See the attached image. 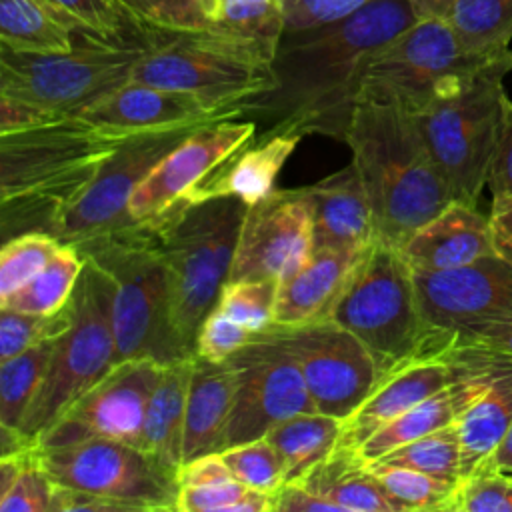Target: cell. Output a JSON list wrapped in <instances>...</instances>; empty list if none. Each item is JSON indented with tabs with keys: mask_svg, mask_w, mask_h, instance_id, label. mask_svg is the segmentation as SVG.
Segmentation results:
<instances>
[{
	"mask_svg": "<svg viewBox=\"0 0 512 512\" xmlns=\"http://www.w3.org/2000/svg\"><path fill=\"white\" fill-rule=\"evenodd\" d=\"M420 18L410 0H368L332 24L286 32L274 56L276 86L244 104V114L344 138L362 74L376 52Z\"/></svg>",
	"mask_w": 512,
	"mask_h": 512,
	"instance_id": "6da1fadb",
	"label": "cell"
},
{
	"mask_svg": "<svg viewBox=\"0 0 512 512\" xmlns=\"http://www.w3.org/2000/svg\"><path fill=\"white\" fill-rule=\"evenodd\" d=\"M342 140L352 152L380 242L400 248L456 200L414 116L400 106L356 100Z\"/></svg>",
	"mask_w": 512,
	"mask_h": 512,
	"instance_id": "7a4b0ae2",
	"label": "cell"
},
{
	"mask_svg": "<svg viewBox=\"0 0 512 512\" xmlns=\"http://www.w3.org/2000/svg\"><path fill=\"white\" fill-rule=\"evenodd\" d=\"M120 138L80 116L0 134L2 240L26 232L52 234Z\"/></svg>",
	"mask_w": 512,
	"mask_h": 512,
	"instance_id": "3957f363",
	"label": "cell"
},
{
	"mask_svg": "<svg viewBox=\"0 0 512 512\" xmlns=\"http://www.w3.org/2000/svg\"><path fill=\"white\" fill-rule=\"evenodd\" d=\"M244 212L246 204L234 196L178 198L146 218L168 270L174 332L190 356L202 320L228 282Z\"/></svg>",
	"mask_w": 512,
	"mask_h": 512,
	"instance_id": "277c9868",
	"label": "cell"
},
{
	"mask_svg": "<svg viewBox=\"0 0 512 512\" xmlns=\"http://www.w3.org/2000/svg\"><path fill=\"white\" fill-rule=\"evenodd\" d=\"M72 246L112 284L118 362L150 358L164 366L192 358L174 332L168 270L150 220H134Z\"/></svg>",
	"mask_w": 512,
	"mask_h": 512,
	"instance_id": "5b68a950",
	"label": "cell"
},
{
	"mask_svg": "<svg viewBox=\"0 0 512 512\" xmlns=\"http://www.w3.org/2000/svg\"><path fill=\"white\" fill-rule=\"evenodd\" d=\"M276 48L224 30L144 28V54L132 80L190 92L204 102L236 110L276 86Z\"/></svg>",
	"mask_w": 512,
	"mask_h": 512,
	"instance_id": "8992f818",
	"label": "cell"
},
{
	"mask_svg": "<svg viewBox=\"0 0 512 512\" xmlns=\"http://www.w3.org/2000/svg\"><path fill=\"white\" fill-rule=\"evenodd\" d=\"M504 54L412 114L458 202L474 204L488 184L506 100Z\"/></svg>",
	"mask_w": 512,
	"mask_h": 512,
	"instance_id": "52a82bcc",
	"label": "cell"
},
{
	"mask_svg": "<svg viewBox=\"0 0 512 512\" xmlns=\"http://www.w3.org/2000/svg\"><path fill=\"white\" fill-rule=\"evenodd\" d=\"M326 318L370 350L380 374L424 348L414 272L400 248L374 240L356 260Z\"/></svg>",
	"mask_w": 512,
	"mask_h": 512,
	"instance_id": "ba28073f",
	"label": "cell"
},
{
	"mask_svg": "<svg viewBox=\"0 0 512 512\" xmlns=\"http://www.w3.org/2000/svg\"><path fill=\"white\" fill-rule=\"evenodd\" d=\"M68 52L30 54L0 46V94L36 104L58 116H78L128 80L144 54L142 40L80 34Z\"/></svg>",
	"mask_w": 512,
	"mask_h": 512,
	"instance_id": "9c48e42d",
	"label": "cell"
},
{
	"mask_svg": "<svg viewBox=\"0 0 512 512\" xmlns=\"http://www.w3.org/2000/svg\"><path fill=\"white\" fill-rule=\"evenodd\" d=\"M112 300L114 290L106 274L84 260L70 296L72 324L56 338L42 384L18 428L28 440L38 442L74 400L118 364Z\"/></svg>",
	"mask_w": 512,
	"mask_h": 512,
	"instance_id": "30bf717a",
	"label": "cell"
},
{
	"mask_svg": "<svg viewBox=\"0 0 512 512\" xmlns=\"http://www.w3.org/2000/svg\"><path fill=\"white\" fill-rule=\"evenodd\" d=\"M490 60L468 54L446 18H420L372 56L356 100L388 102L416 114Z\"/></svg>",
	"mask_w": 512,
	"mask_h": 512,
	"instance_id": "8fae6325",
	"label": "cell"
},
{
	"mask_svg": "<svg viewBox=\"0 0 512 512\" xmlns=\"http://www.w3.org/2000/svg\"><path fill=\"white\" fill-rule=\"evenodd\" d=\"M38 456L54 484L126 502L134 512L176 510V474L138 446L90 438L58 448L38 446Z\"/></svg>",
	"mask_w": 512,
	"mask_h": 512,
	"instance_id": "7c38bea8",
	"label": "cell"
},
{
	"mask_svg": "<svg viewBox=\"0 0 512 512\" xmlns=\"http://www.w3.org/2000/svg\"><path fill=\"white\" fill-rule=\"evenodd\" d=\"M266 330L292 354L322 414L346 420L380 378L370 350L332 318L270 324Z\"/></svg>",
	"mask_w": 512,
	"mask_h": 512,
	"instance_id": "4fadbf2b",
	"label": "cell"
},
{
	"mask_svg": "<svg viewBox=\"0 0 512 512\" xmlns=\"http://www.w3.org/2000/svg\"><path fill=\"white\" fill-rule=\"evenodd\" d=\"M228 360L238 368V384L222 450L262 438L290 416L318 412L300 366L268 330L254 332Z\"/></svg>",
	"mask_w": 512,
	"mask_h": 512,
	"instance_id": "5bb4252c",
	"label": "cell"
},
{
	"mask_svg": "<svg viewBox=\"0 0 512 512\" xmlns=\"http://www.w3.org/2000/svg\"><path fill=\"white\" fill-rule=\"evenodd\" d=\"M196 128L198 126H182L122 136L102 162L90 186L60 218L52 236L62 244H76L88 236L134 222L128 212L134 190L154 166Z\"/></svg>",
	"mask_w": 512,
	"mask_h": 512,
	"instance_id": "9a60e30c",
	"label": "cell"
},
{
	"mask_svg": "<svg viewBox=\"0 0 512 512\" xmlns=\"http://www.w3.org/2000/svg\"><path fill=\"white\" fill-rule=\"evenodd\" d=\"M162 364L150 358H130L74 400L38 438L40 448H58L90 438H110L142 446V426L148 398Z\"/></svg>",
	"mask_w": 512,
	"mask_h": 512,
	"instance_id": "2e32d148",
	"label": "cell"
},
{
	"mask_svg": "<svg viewBox=\"0 0 512 512\" xmlns=\"http://www.w3.org/2000/svg\"><path fill=\"white\" fill-rule=\"evenodd\" d=\"M312 206L308 188L274 190L246 206L230 282L292 278L312 256Z\"/></svg>",
	"mask_w": 512,
	"mask_h": 512,
	"instance_id": "e0dca14e",
	"label": "cell"
},
{
	"mask_svg": "<svg viewBox=\"0 0 512 512\" xmlns=\"http://www.w3.org/2000/svg\"><path fill=\"white\" fill-rule=\"evenodd\" d=\"M414 286L426 332L452 334L512 316V262L498 254L458 268L414 272Z\"/></svg>",
	"mask_w": 512,
	"mask_h": 512,
	"instance_id": "ac0fdd59",
	"label": "cell"
},
{
	"mask_svg": "<svg viewBox=\"0 0 512 512\" xmlns=\"http://www.w3.org/2000/svg\"><path fill=\"white\" fill-rule=\"evenodd\" d=\"M254 136L252 120L222 118L198 126L140 182L128 204L130 216L144 220L162 212Z\"/></svg>",
	"mask_w": 512,
	"mask_h": 512,
	"instance_id": "d6986e66",
	"label": "cell"
},
{
	"mask_svg": "<svg viewBox=\"0 0 512 512\" xmlns=\"http://www.w3.org/2000/svg\"><path fill=\"white\" fill-rule=\"evenodd\" d=\"M88 124L116 136L200 126L222 118H240L236 110L216 108L202 98L128 80L114 92L90 104L78 114Z\"/></svg>",
	"mask_w": 512,
	"mask_h": 512,
	"instance_id": "ffe728a7",
	"label": "cell"
},
{
	"mask_svg": "<svg viewBox=\"0 0 512 512\" xmlns=\"http://www.w3.org/2000/svg\"><path fill=\"white\" fill-rule=\"evenodd\" d=\"M304 132L294 128L266 130L232 152L182 198L204 200L218 196L240 198L246 206L272 194L276 176L296 150Z\"/></svg>",
	"mask_w": 512,
	"mask_h": 512,
	"instance_id": "44dd1931",
	"label": "cell"
},
{
	"mask_svg": "<svg viewBox=\"0 0 512 512\" xmlns=\"http://www.w3.org/2000/svg\"><path fill=\"white\" fill-rule=\"evenodd\" d=\"M400 254L412 272H438L470 264L496 250L488 216L474 204L454 200L420 226L400 246Z\"/></svg>",
	"mask_w": 512,
	"mask_h": 512,
	"instance_id": "7402d4cb",
	"label": "cell"
},
{
	"mask_svg": "<svg viewBox=\"0 0 512 512\" xmlns=\"http://www.w3.org/2000/svg\"><path fill=\"white\" fill-rule=\"evenodd\" d=\"M306 188L314 250L364 248L378 240L372 208L352 162Z\"/></svg>",
	"mask_w": 512,
	"mask_h": 512,
	"instance_id": "603a6c76",
	"label": "cell"
},
{
	"mask_svg": "<svg viewBox=\"0 0 512 512\" xmlns=\"http://www.w3.org/2000/svg\"><path fill=\"white\" fill-rule=\"evenodd\" d=\"M512 360V356L498 354L492 364L486 368L472 372L450 386L438 390L436 394L424 398L386 426H382L378 432H374L368 440H364L356 450L366 460L372 462L380 458L382 454L416 440L424 434H430L434 430H440L444 426L454 424L460 414L488 388L492 378Z\"/></svg>",
	"mask_w": 512,
	"mask_h": 512,
	"instance_id": "cb8c5ba5",
	"label": "cell"
},
{
	"mask_svg": "<svg viewBox=\"0 0 512 512\" xmlns=\"http://www.w3.org/2000/svg\"><path fill=\"white\" fill-rule=\"evenodd\" d=\"M238 384V368L232 360L212 362L202 356L192 358V374L186 398L182 464L220 452L224 430L232 412Z\"/></svg>",
	"mask_w": 512,
	"mask_h": 512,
	"instance_id": "d4e9b609",
	"label": "cell"
},
{
	"mask_svg": "<svg viewBox=\"0 0 512 512\" xmlns=\"http://www.w3.org/2000/svg\"><path fill=\"white\" fill-rule=\"evenodd\" d=\"M368 246L312 250L308 262L280 284L272 324L292 326L326 318L350 270Z\"/></svg>",
	"mask_w": 512,
	"mask_h": 512,
	"instance_id": "484cf974",
	"label": "cell"
},
{
	"mask_svg": "<svg viewBox=\"0 0 512 512\" xmlns=\"http://www.w3.org/2000/svg\"><path fill=\"white\" fill-rule=\"evenodd\" d=\"M192 358L176 360L162 366L158 382L148 398L142 426L140 448L174 474L182 464L186 398L192 374Z\"/></svg>",
	"mask_w": 512,
	"mask_h": 512,
	"instance_id": "4316f807",
	"label": "cell"
},
{
	"mask_svg": "<svg viewBox=\"0 0 512 512\" xmlns=\"http://www.w3.org/2000/svg\"><path fill=\"white\" fill-rule=\"evenodd\" d=\"M298 484L340 512H398L356 448L336 446Z\"/></svg>",
	"mask_w": 512,
	"mask_h": 512,
	"instance_id": "83f0119b",
	"label": "cell"
},
{
	"mask_svg": "<svg viewBox=\"0 0 512 512\" xmlns=\"http://www.w3.org/2000/svg\"><path fill=\"white\" fill-rule=\"evenodd\" d=\"M512 424V360L456 420L462 478L484 466Z\"/></svg>",
	"mask_w": 512,
	"mask_h": 512,
	"instance_id": "f1b7e54d",
	"label": "cell"
},
{
	"mask_svg": "<svg viewBox=\"0 0 512 512\" xmlns=\"http://www.w3.org/2000/svg\"><path fill=\"white\" fill-rule=\"evenodd\" d=\"M342 422L330 414L302 412L278 422L266 432L268 442L280 456L284 482L302 480L338 446Z\"/></svg>",
	"mask_w": 512,
	"mask_h": 512,
	"instance_id": "f546056e",
	"label": "cell"
},
{
	"mask_svg": "<svg viewBox=\"0 0 512 512\" xmlns=\"http://www.w3.org/2000/svg\"><path fill=\"white\" fill-rule=\"evenodd\" d=\"M0 46L30 54L68 52L74 48V30L38 0H0Z\"/></svg>",
	"mask_w": 512,
	"mask_h": 512,
	"instance_id": "4dcf8cb0",
	"label": "cell"
},
{
	"mask_svg": "<svg viewBox=\"0 0 512 512\" xmlns=\"http://www.w3.org/2000/svg\"><path fill=\"white\" fill-rule=\"evenodd\" d=\"M446 20L472 56L498 58L510 46L512 0H456Z\"/></svg>",
	"mask_w": 512,
	"mask_h": 512,
	"instance_id": "1f68e13d",
	"label": "cell"
},
{
	"mask_svg": "<svg viewBox=\"0 0 512 512\" xmlns=\"http://www.w3.org/2000/svg\"><path fill=\"white\" fill-rule=\"evenodd\" d=\"M82 268V254L72 244H60L52 260L32 280L6 298H0V308L32 314H54L70 300Z\"/></svg>",
	"mask_w": 512,
	"mask_h": 512,
	"instance_id": "d6a6232c",
	"label": "cell"
},
{
	"mask_svg": "<svg viewBox=\"0 0 512 512\" xmlns=\"http://www.w3.org/2000/svg\"><path fill=\"white\" fill-rule=\"evenodd\" d=\"M56 338L0 360V426L20 428L48 368Z\"/></svg>",
	"mask_w": 512,
	"mask_h": 512,
	"instance_id": "836d02e7",
	"label": "cell"
},
{
	"mask_svg": "<svg viewBox=\"0 0 512 512\" xmlns=\"http://www.w3.org/2000/svg\"><path fill=\"white\" fill-rule=\"evenodd\" d=\"M398 512H450L460 480L438 478L414 468L368 462Z\"/></svg>",
	"mask_w": 512,
	"mask_h": 512,
	"instance_id": "e575fe53",
	"label": "cell"
},
{
	"mask_svg": "<svg viewBox=\"0 0 512 512\" xmlns=\"http://www.w3.org/2000/svg\"><path fill=\"white\" fill-rule=\"evenodd\" d=\"M378 462L392 466L414 468L438 478L460 480L462 478V456H460V438L456 422L424 434L416 440H410L380 458Z\"/></svg>",
	"mask_w": 512,
	"mask_h": 512,
	"instance_id": "d590c367",
	"label": "cell"
},
{
	"mask_svg": "<svg viewBox=\"0 0 512 512\" xmlns=\"http://www.w3.org/2000/svg\"><path fill=\"white\" fill-rule=\"evenodd\" d=\"M214 30L264 42L278 50L284 36L282 0H218Z\"/></svg>",
	"mask_w": 512,
	"mask_h": 512,
	"instance_id": "8d00e7d4",
	"label": "cell"
},
{
	"mask_svg": "<svg viewBox=\"0 0 512 512\" xmlns=\"http://www.w3.org/2000/svg\"><path fill=\"white\" fill-rule=\"evenodd\" d=\"M140 26L160 30H214V0H116Z\"/></svg>",
	"mask_w": 512,
	"mask_h": 512,
	"instance_id": "74e56055",
	"label": "cell"
},
{
	"mask_svg": "<svg viewBox=\"0 0 512 512\" xmlns=\"http://www.w3.org/2000/svg\"><path fill=\"white\" fill-rule=\"evenodd\" d=\"M60 240L46 232H26L4 240L0 250V298L32 280L56 254Z\"/></svg>",
	"mask_w": 512,
	"mask_h": 512,
	"instance_id": "f35d334b",
	"label": "cell"
},
{
	"mask_svg": "<svg viewBox=\"0 0 512 512\" xmlns=\"http://www.w3.org/2000/svg\"><path fill=\"white\" fill-rule=\"evenodd\" d=\"M278 288L276 280H228L216 306L248 330L262 332L274 322Z\"/></svg>",
	"mask_w": 512,
	"mask_h": 512,
	"instance_id": "ab89813d",
	"label": "cell"
},
{
	"mask_svg": "<svg viewBox=\"0 0 512 512\" xmlns=\"http://www.w3.org/2000/svg\"><path fill=\"white\" fill-rule=\"evenodd\" d=\"M70 324V300L54 314H32L0 308V360L16 356L38 342L58 338L70 328Z\"/></svg>",
	"mask_w": 512,
	"mask_h": 512,
	"instance_id": "60d3db41",
	"label": "cell"
},
{
	"mask_svg": "<svg viewBox=\"0 0 512 512\" xmlns=\"http://www.w3.org/2000/svg\"><path fill=\"white\" fill-rule=\"evenodd\" d=\"M270 494L248 488L234 480L180 488L176 498V512H268Z\"/></svg>",
	"mask_w": 512,
	"mask_h": 512,
	"instance_id": "b9f144b4",
	"label": "cell"
},
{
	"mask_svg": "<svg viewBox=\"0 0 512 512\" xmlns=\"http://www.w3.org/2000/svg\"><path fill=\"white\" fill-rule=\"evenodd\" d=\"M74 26V34H90L108 40H132L130 30H142L116 0H46ZM142 40V38H138Z\"/></svg>",
	"mask_w": 512,
	"mask_h": 512,
	"instance_id": "7bdbcfd3",
	"label": "cell"
},
{
	"mask_svg": "<svg viewBox=\"0 0 512 512\" xmlns=\"http://www.w3.org/2000/svg\"><path fill=\"white\" fill-rule=\"evenodd\" d=\"M232 476L248 488L274 492L284 484V470L278 452L266 436L220 450Z\"/></svg>",
	"mask_w": 512,
	"mask_h": 512,
	"instance_id": "ee69618b",
	"label": "cell"
},
{
	"mask_svg": "<svg viewBox=\"0 0 512 512\" xmlns=\"http://www.w3.org/2000/svg\"><path fill=\"white\" fill-rule=\"evenodd\" d=\"M450 512H512V478L482 466L460 478Z\"/></svg>",
	"mask_w": 512,
	"mask_h": 512,
	"instance_id": "f6af8a7d",
	"label": "cell"
},
{
	"mask_svg": "<svg viewBox=\"0 0 512 512\" xmlns=\"http://www.w3.org/2000/svg\"><path fill=\"white\" fill-rule=\"evenodd\" d=\"M54 482L44 470L38 446L8 488L0 496V512H52Z\"/></svg>",
	"mask_w": 512,
	"mask_h": 512,
	"instance_id": "bcb514c9",
	"label": "cell"
},
{
	"mask_svg": "<svg viewBox=\"0 0 512 512\" xmlns=\"http://www.w3.org/2000/svg\"><path fill=\"white\" fill-rule=\"evenodd\" d=\"M254 332L232 320L214 306L202 320L196 334V356L212 362H224L252 340Z\"/></svg>",
	"mask_w": 512,
	"mask_h": 512,
	"instance_id": "7dc6e473",
	"label": "cell"
},
{
	"mask_svg": "<svg viewBox=\"0 0 512 512\" xmlns=\"http://www.w3.org/2000/svg\"><path fill=\"white\" fill-rule=\"evenodd\" d=\"M368 0H284V34L332 24L356 12Z\"/></svg>",
	"mask_w": 512,
	"mask_h": 512,
	"instance_id": "c3c4849f",
	"label": "cell"
},
{
	"mask_svg": "<svg viewBox=\"0 0 512 512\" xmlns=\"http://www.w3.org/2000/svg\"><path fill=\"white\" fill-rule=\"evenodd\" d=\"M486 186L490 188L492 198L512 196V100L508 96L502 106L500 130Z\"/></svg>",
	"mask_w": 512,
	"mask_h": 512,
	"instance_id": "681fc988",
	"label": "cell"
},
{
	"mask_svg": "<svg viewBox=\"0 0 512 512\" xmlns=\"http://www.w3.org/2000/svg\"><path fill=\"white\" fill-rule=\"evenodd\" d=\"M450 336L456 346H474L512 356V316L470 324L452 332Z\"/></svg>",
	"mask_w": 512,
	"mask_h": 512,
	"instance_id": "f907efd6",
	"label": "cell"
},
{
	"mask_svg": "<svg viewBox=\"0 0 512 512\" xmlns=\"http://www.w3.org/2000/svg\"><path fill=\"white\" fill-rule=\"evenodd\" d=\"M52 512H134L126 502L54 484Z\"/></svg>",
	"mask_w": 512,
	"mask_h": 512,
	"instance_id": "816d5d0a",
	"label": "cell"
},
{
	"mask_svg": "<svg viewBox=\"0 0 512 512\" xmlns=\"http://www.w3.org/2000/svg\"><path fill=\"white\" fill-rule=\"evenodd\" d=\"M58 118H66V116L52 114L36 104L20 100V98L0 94V134L22 132V130L58 120Z\"/></svg>",
	"mask_w": 512,
	"mask_h": 512,
	"instance_id": "f5cc1de1",
	"label": "cell"
},
{
	"mask_svg": "<svg viewBox=\"0 0 512 512\" xmlns=\"http://www.w3.org/2000/svg\"><path fill=\"white\" fill-rule=\"evenodd\" d=\"M234 480L230 468L226 466L220 452H210L198 458H192L180 464L176 472L178 488H196V486H210Z\"/></svg>",
	"mask_w": 512,
	"mask_h": 512,
	"instance_id": "db71d44e",
	"label": "cell"
},
{
	"mask_svg": "<svg viewBox=\"0 0 512 512\" xmlns=\"http://www.w3.org/2000/svg\"><path fill=\"white\" fill-rule=\"evenodd\" d=\"M340 512L326 498L316 496L298 482H284L270 492L268 512Z\"/></svg>",
	"mask_w": 512,
	"mask_h": 512,
	"instance_id": "11a10c76",
	"label": "cell"
},
{
	"mask_svg": "<svg viewBox=\"0 0 512 512\" xmlns=\"http://www.w3.org/2000/svg\"><path fill=\"white\" fill-rule=\"evenodd\" d=\"M488 222L496 254L512 262V196L492 198Z\"/></svg>",
	"mask_w": 512,
	"mask_h": 512,
	"instance_id": "9f6ffc18",
	"label": "cell"
},
{
	"mask_svg": "<svg viewBox=\"0 0 512 512\" xmlns=\"http://www.w3.org/2000/svg\"><path fill=\"white\" fill-rule=\"evenodd\" d=\"M484 466H492V468H498V470H504V472H512V424L508 426L504 438L500 440L498 448L494 450V454L490 456V460Z\"/></svg>",
	"mask_w": 512,
	"mask_h": 512,
	"instance_id": "6f0895ef",
	"label": "cell"
},
{
	"mask_svg": "<svg viewBox=\"0 0 512 512\" xmlns=\"http://www.w3.org/2000/svg\"><path fill=\"white\" fill-rule=\"evenodd\" d=\"M456 0H410L418 18H446Z\"/></svg>",
	"mask_w": 512,
	"mask_h": 512,
	"instance_id": "680465c9",
	"label": "cell"
},
{
	"mask_svg": "<svg viewBox=\"0 0 512 512\" xmlns=\"http://www.w3.org/2000/svg\"><path fill=\"white\" fill-rule=\"evenodd\" d=\"M504 64H506L508 72H512V48H508V50L504 52Z\"/></svg>",
	"mask_w": 512,
	"mask_h": 512,
	"instance_id": "91938a15",
	"label": "cell"
},
{
	"mask_svg": "<svg viewBox=\"0 0 512 512\" xmlns=\"http://www.w3.org/2000/svg\"><path fill=\"white\" fill-rule=\"evenodd\" d=\"M38 2H42V4H44V6H48V8H52V6H50V4H48V2H46V0H38ZM52 10H56V8H52ZM56 12H58V14H62V12H60V10H56ZM62 16H64V14H62ZM64 20H66V22H68V24H70V26H72V22H70V20H68V18H66V16H64ZM72 30H74V26H72ZM74 32H76V30H74Z\"/></svg>",
	"mask_w": 512,
	"mask_h": 512,
	"instance_id": "94428289",
	"label": "cell"
},
{
	"mask_svg": "<svg viewBox=\"0 0 512 512\" xmlns=\"http://www.w3.org/2000/svg\"><path fill=\"white\" fill-rule=\"evenodd\" d=\"M214 2H216V4H218V0H214Z\"/></svg>",
	"mask_w": 512,
	"mask_h": 512,
	"instance_id": "6125c7cd",
	"label": "cell"
},
{
	"mask_svg": "<svg viewBox=\"0 0 512 512\" xmlns=\"http://www.w3.org/2000/svg\"><path fill=\"white\" fill-rule=\"evenodd\" d=\"M282 2H284V0H282Z\"/></svg>",
	"mask_w": 512,
	"mask_h": 512,
	"instance_id": "be15d7a7",
	"label": "cell"
}]
</instances>
